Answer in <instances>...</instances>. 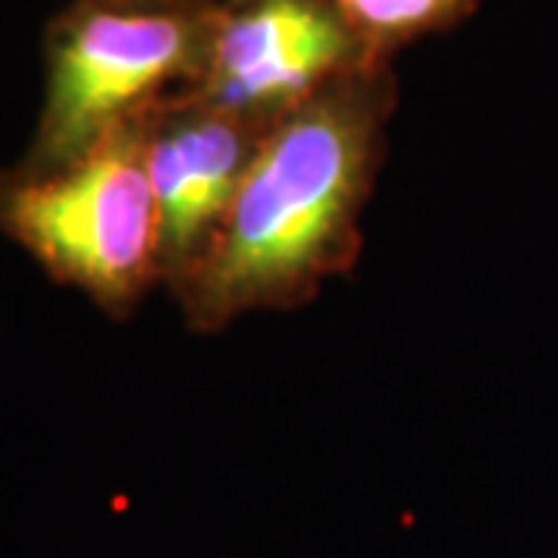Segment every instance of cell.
<instances>
[{
    "instance_id": "1",
    "label": "cell",
    "mask_w": 558,
    "mask_h": 558,
    "mask_svg": "<svg viewBox=\"0 0 558 558\" xmlns=\"http://www.w3.org/2000/svg\"><path fill=\"white\" fill-rule=\"evenodd\" d=\"M395 109L391 62H369L267 131L215 240L168 286L190 329L304 307L357 264Z\"/></svg>"
},
{
    "instance_id": "2",
    "label": "cell",
    "mask_w": 558,
    "mask_h": 558,
    "mask_svg": "<svg viewBox=\"0 0 558 558\" xmlns=\"http://www.w3.org/2000/svg\"><path fill=\"white\" fill-rule=\"evenodd\" d=\"M140 119L60 165H28L0 180V227L50 277L112 314H128L165 282L159 196Z\"/></svg>"
},
{
    "instance_id": "3",
    "label": "cell",
    "mask_w": 558,
    "mask_h": 558,
    "mask_svg": "<svg viewBox=\"0 0 558 558\" xmlns=\"http://www.w3.org/2000/svg\"><path fill=\"white\" fill-rule=\"evenodd\" d=\"M211 7L81 0L50 35L47 100L28 165H60L199 81Z\"/></svg>"
},
{
    "instance_id": "4",
    "label": "cell",
    "mask_w": 558,
    "mask_h": 558,
    "mask_svg": "<svg viewBox=\"0 0 558 558\" xmlns=\"http://www.w3.org/2000/svg\"><path fill=\"white\" fill-rule=\"evenodd\" d=\"M369 62L329 0H215L199 81L190 94L274 128L323 87Z\"/></svg>"
},
{
    "instance_id": "5",
    "label": "cell",
    "mask_w": 558,
    "mask_h": 558,
    "mask_svg": "<svg viewBox=\"0 0 558 558\" xmlns=\"http://www.w3.org/2000/svg\"><path fill=\"white\" fill-rule=\"evenodd\" d=\"M143 146L161 211V274L171 286L215 240L270 128L190 90L153 106Z\"/></svg>"
},
{
    "instance_id": "6",
    "label": "cell",
    "mask_w": 558,
    "mask_h": 558,
    "mask_svg": "<svg viewBox=\"0 0 558 558\" xmlns=\"http://www.w3.org/2000/svg\"><path fill=\"white\" fill-rule=\"evenodd\" d=\"M373 57L388 60L400 47L457 28L478 10V0H329Z\"/></svg>"
},
{
    "instance_id": "7",
    "label": "cell",
    "mask_w": 558,
    "mask_h": 558,
    "mask_svg": "<svg viewBox=\"0 0 558 558\" xmlns=\"http://www.w3.org/2000/svg\"><path fill=\"white\" fill-rule=\"evenodd\" d=\"M109 3H124V7H196L208 0H109Z\"/></svg>"
}]
</instances>
